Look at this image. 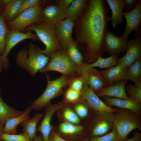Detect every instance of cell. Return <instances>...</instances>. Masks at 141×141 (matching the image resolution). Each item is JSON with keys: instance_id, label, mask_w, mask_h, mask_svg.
I'll use <instances>...</instances> for the list:
<instances>
[{"instance_id": "cell-23", "label": "cell", "mask_w": 141, "mask_h": 141, "mask_svg": "<svg viewBox=\"0 0 141 141\" xmlns=\"http://www.w3.org/2000/svg\"><path fill=\"white\" fill-rule=\"evenodd\" d=\"M43 115V114L37 113L32 118L26 120L20 124L22 127L23 133L30 140L32 141L37 137V125Z\"/></svg>"}, {"instance_id": "cell-1", "label": "cell", "mask_w": 141, "mask_h": 141, "mask_svg": "<svg viewBox=\"0 0 141 141\" xmlns=\"http://www.w3.org/2000/svg\"><path fill=\"white\" fill-rule=\"evenodd\" d=\"M110 20L105 1H88L74 26L77 40L75 42L83 56L84 63H93L103 55L108 24Z\"/></svg>"}, {"instance_id": "cell-46", "label": "cell", "mask_w": 141, "mask_h": 141, "mask_svg": "<svg viewBox=\"0 0 141 141\" xmlns=\"http://www.w3.org/2000/svg\"><path fill=\"white\" fill-rule=\"evenodd\" d=\"M4 125H3L0 123V137L3 133V129Z\"/></svg>"}, {"instance_id": "cell-5", "label": "cell", "mask_w": 141, "mask_h": 141, "mask_svg": "<svg viewBox=\"0 0 141 141\" xmlns=\"http://www.w3.org/2000/svg\"><path fill=\"white\" fill-rule=\"evenodd\" d=\"M47 83L46 88L42 95L29 106L32 109L37 110L45 107L50 101L61 95L63 89L68 86L71 79L74 77L62 75L59 78L53 80L50 79L49 75L46 73Z\"/></svg>"}, {"instance_id": "cell-40", "label": "cell", "mask_w": 141, "mask_h": 141, "mask_svg": "<svg viewBox=\"0 0 141 141\" xmlns=\"http://www.w3.org/2000/svg\"><path fill=\"white\" fill-rule=\"evenodd\" d=\"M125 11L128 12L135 8L141 2L140 0H124Z\"/></svg>"}, {"instance_id": "cell-34", "label": "cell", "mask_w": 141, "mask_h": 141, "mask_svg": "<svg viewBox=\"0 0 141 141\" xmlns=\"http://www.w3.org/2000/svg\"><path fill=\"white\" fill-rule=\"evenodd\" d=\"M86 84L84 76L80 75L73 77L68 85V87L77 91L80 92Z\"/></svg>"}, {"instance_id": "cell-6", "label": "cell", "mask_w": 141, "mask_h": 141, "mask_svg": "<svg viewBox=\"0 0 141 141\" xmlns=\"http://www.w3.org/2000/svg\"><path fill=\"white\" fill-rule=\"evenodd\" d=\"M49 57L48 63L40 70V72L53 71L72 77L80 75L78 67L69 58L66 51L63 50L56 51Z\"/></svg>"}, {"instance_id": "cell-35", "label": "cell", "mask_w": 141, "mask_h": 141, "mask_svg": "<svg viewBox=\"0 0 141 141\" xmlns=\"http://www.w3.org/2000/svg\"><path fill=\"white\" fill-rule=\"evenodd\" d=\"M90 141H122L116 131L113 128L110 132L103 135L96 137Z\"/></svg>"}, {"instance_id": "cell-11", "label": "cell", "mask_w": 141, "mask_h": 141, "mask_svg": "<svg viewBox=\"0 0 141 141\" xmlns=\"http://www.w3.org/2000/svg\"><path fill=\"white\" fill-rule=\"evenodd\" d=\"M80 92L81 101L95 111L114 113L115 109L106 105L87 84H85Z\"/></svg>"}, {"instance_id": "cell-41", "label": "cell", "mask_w": 141, "mask_h": 141, "mask_svg": "<svg viewBox=\"0 0 141 141\" xmlns=\"http://www.w3.org/2000/svg\"><path fill=\"white\" fill-rule=\"evenodd\" d=\"M73 0H59L57 1V5L65 11L69 7Z\"/></svg>"}, {"instance_id": "cell-24", "label": "cell", "mask_w": 141, "mask_h": 141, "mask_svg": "<svg viewBox=\"0 0 141 141\" xmlns=\"http://www.w3.org/2000/svg\"><path fill=\"white\" fill-rule=\"evenodd\" d=\"M88 1L73 0L69 7L65 11L66 18L76 21L83 13Z\"/></svg>"}, {"instance_id": "cell-29", "label": "cell", "mask_w": 141, "mask_h": 141, "mask_svg": "<svg viewBox=\"0 0 141 141\" xmlns=\"http://www.w3.org/2000/svg\"><path fill=\"white\" fill-rule=\"evenodd\" d=\"M126 78L135 84L141 82V58L128 67Z\"/></svg>"}, {"instance_id": "cell-38", "label": "cell", "mask_w": 141, "mask_h": 141, "mask_svg": "<svg viewBox=\"0 0 141 141\" xmlns=\"http://www.w3.org/2000/svg\"><path fill=\"white\" fill-rule=\"evenodd\" d=\"M42 2V1L40 0H24L20 7L16 18L24 11L28 9L41 5Z\"/></svg>"}, {"instance_id": "cell-17", "label": "cell", "mask_w": 141, "mask_h": 141, "mask_svg": "<svg viewBox=\"0 0 141 141\" xmlns=\"http://www.w3.org/2000/svg\"><path fill=\"white\" fill-rule=\"evenodd\" d=\"M128 68L122 64H118L104 70L99 71L105 81V86L110 85L120 81L127 80L126 73Z\"/></svg>"}, {"instance_id": "cell-4", "label": "cell", "mask_w": 141, "mask_h": 141, "mask_svg": "<svg viewBox=\"0 0 141 141\" xmlns=\"http://www.w3.org/2000/svg\"><path fill=\"white\" fill-rule=\"evenodd\" d=\"M113 128L122 141L127 139L130 133L137 129L141 130V120L137 114L128 109L118 108L114 113Z\"/></svg>"}, {"instance_id": "cell-31", "label": "cell", "mask_w": 141, "mask_h": 141, "mask_svg": "<svg viewBox=\"0 0 141 141\" xmlns=\"http://www.w3.org/2000/svg\"><path fill=\"white\" fill-rule=\"evenodd\" d=\"M80 92L75 91L68 87L64 93L63 103H77L81 101Z\"/></svg>"}, {"instance_id": "cell-2", "label": "cell", "mask_w": 141, "mask_h": 141, "mask_svg": "<svg viewBox=\"0 0 141 141\" xmlns=\"http://www.w3.org/2000/svg\"><path fill=\"white\" fill-rule=\"evenodd\" d=\"M28 49L25 48L17 54L16 62L18 66L25 69L33 77L44 68L48 63L50 57L40 52L37 46L30 43Z\"/></svg>"}, {"instance_id": "cell-30", "label": "cell", "mask_w": 141, "mask_h": 141, "mask_svg": "<svg viewBox=\"0 0 141 141\" xmlns=\"http://www.w3.org/2000/svg\"><path fill=\"white\" fill-rule=\"evenodd\" d=\"M2 14H0V57L3 53L5 48V38L8 31Z\"/></svg>"}, {"instance_id": "cell-26", "label": "cell", "mask_w": 141, "mask_h": 141, "mask_svg": "<svg viewBox=\"0 0 141 141\" xmlns=\"http://www.w3.org/2000/svg\"><path fill=\"white\" fill-rule=\"evenodd\" d=\"M1 91L0 89V123L4 125L7 120L22 114L25 111L17 110L7 105L2 98Z\"/></svg>"}, {"instance_id": "cell-13", "label": "cell", "mask_w": 141, "mask_h": 141, "mask_svg": "<svg viewBox=\"0 0 141 141\" xmlns=\"http://www.w3.org/2000/svg\"><path fill=\"white\" fill-rule=\"evenodd\" d=\"M63 102H60L52 104L50 102L45 106V114L37 131L42 133L43 141H49V137L52 127L51 124L52 117L55 113L62 108Z\"/></svg>"}, {"instance_id": "cell-39", "label": "cell", "mask_w": 141, "mask_h": 141, "mask_svg": "<svg viewBox=\"0 0 141 141\" xmlns=\"http://www.w3.org/2000/svg\"><path fill=\"white\" fill-rule=\"evenodd\" d=\"M80 102L77 103V104L74 106V109L78 115L83 119L87 116L88 110L87 106L81 100V103H80Z\"/></svg>"}, {"instance_id": "cell-12", "label": "cell", "mask_w": 141, "mask_h": 141, "mask_svg": "<svg viewBox=\"0 0 141 141\" xmlns=\"http://www.w3.org/2000/svg\"><path fill=\"white\" fill-rule=\"evenodd\" d=\"M78 67L79 75L84 76L86 84L95 93L105 86L104 80L95 68H86L83 64Z\"/></svg>"}, {"instance_id": "cell-27", "label": "cell", "mask_w": 141, "mask_h": 141, "mask_svg": "<svg viewBox=\"0 0 141 141\" xmlns=\"http://www.w3.org/2000/svg\"><path fill=\"white\" fill-rule=\"evenodd\" d=\"M24 0H11L5 5L2 13L5 22L13 20L16 17Z\"/></svg>"}, {"instance_id": "cell-22", "label": "cell", "mask_w": 141, "mask_h": 141, "mask_svg": "<svg viewBox=\"0 0 141 141\" xmlns=\"http://www.w3.org/2000/svg\"><path fill=\"white\" fill-rule=\"evenodd\" d=\"M32 110L29 106L22 114L7 120L4 124L3 133L16 134L17 133L16 127L18 125L25 120L31 118L30 114Z\"/></svg>"}, {"instance_id": "cell-37", "label": "cell", "mask_w": 141, "mask_h": 141, "mask_svg": "<svg viewBox=\"0 0 141 141\" xmlns=\"http://www.w3.org/2000/svg\"><path fill=\"white\" fill-rule=\"evenodd\" d=\"M63 116L67 122L70 123L77 124L80 122V119L78 115L69 108H67L65 109Z\"/></svg>"}, {"instance_id": "cell-28", "label": "cell", "mask_w": 141, "mask_h": 141, "mask_svg": "<svg viewBox=\"0 0 141 141\" xmlns=\"http://www.w3.org/2000/svg\"><path fill=\"white\" fill-rule=\"evenodd\" d=\"M65 51L69 58L78 67L84 63L83 56L74 40L68 45Z\"/></svg>"}, {"instance_id": "cell-48", "label": "cell", "mask_w": 141, "mask_h": 141, "mask_svg": "<svg viewBox=\"0 0 141 141\" xmlns=\"http://www.w3.org/2000/svg\"><path fill=\"white\" fill-rule=\"evenodd\" d=\"M0 141H4L3 140L0 139Z\"/></svg>"}, {"instance_id": "cell-10", "label": "cell", "mask_w": 141, "mask_h": 141, "mask_svg": "<svg viewBox=\"0 0 141 141\" xmlns=\"http://www.w3.org/2000/svg\"><path fill=\"white\" fill-rule=\"evenodd\" d=\"M96 113L95 124L92 131V135L100 136L111 132L113 129L114 113L95 111Z\"/></svg>"}, {"instance_id": "cell-44", "label": "cell", "mask_w": 141, "mask_h": 141, "mask_svg": "<svg viewBox=\"0 0 141 141\" xmlns=\"http://www.w3.org/2000/svg\"><path fill=\"white\" fill-rule=\"evenodd\" d=\"M11 1V0H1L0 1V2L2 4L6 5L9 3Z\"/></svg>"}, {"instance_id": "cell-45", "label": "cell", "mask_w": 141, "mask_h": 141, "mask_svg": "<svg viewBox=\"0 0 141 141\" xmlns=\"http://www.w3.org/2000/svg\"><path fill=\"white\" fill-rule=\"evenodd\" d=\"M32 141H42V137L40 136H37L34 138Z\"/></svg>"}, {"instance_id": "cell-14", "label": "cell", "mask_w": 141, "mask_h": 141, "mask_svg": "<svg viewBox=\"0 0 141 141\" xmlns=\"http://www.w3.org/2000/svg\"><path fill=\"white\" fill-rule=\"evenodd\" d=\"M75 25L74 21L66 18L55 25L57 38L65 51L68 45L74 40L72 34Z\"/></svg>"}, {"instance_id": "cell-20", "label": "cell", "mask_w": 141, "mask_h": 141, "mask_svg": "<svg viewBox=\"0 0 141 141\" xmlns=\"http://www.w3.org/2000/svg\"><path fill=\"white\" fill-rule=\"evenodd\" d=\"M66 18L65 11L57 5H51L42 9V22L55 25Z\"/></svg>"}, {"instance_id": "cell-42", "label": "cell", "mask_w": 141, "mask_h": 141, "mask_svg": "<svg viewBox=\"0 0 141 141\" xmlns=\"http://www.w3.org/2000/svg\"><path fill=\"white\" fill-rule=\"evenodd\" d=\"M49 141H67L62 138L58 134L54 132H51Z\"/></svg>"}, {"instance_id": "cell-47", "label": "cell", "mask_w": 141, "mask_h": 141, "mask_svg": "<svg viewBox=\"0 0 141 141\" xmlns=\"http://www.w3.org/2000/svg\"><path fill=\"white\" fill-rule=\"evenodd\" d=\"M3 68L0 62V73L2 72Z\"/></svg>"}, {"instance_id": "cell-32", "label": "cell", "mask_w": 141, "mask_h": 141, "mask_svg": "<svg viewBox=\"0 0 141 141\" xmlns=\"http://www.w3.org/2000/svg\"><path fill=\"white\" fill-rule=\"evenodd\" d=\"M80 125H74L67 122L62 123L60 126V130L62 133L66 134H73L78 133L83 130Z\"/></svg>"}, {"instance_id": "cell-8", "label": "cell", "mask_w": 141, "mask_h": 141, "mask_svg": "<svg viewBox=\"0 0 141 141\" xmlns=\"http://www.w3.org/2000/svg\"><path fill=\"white\" fill-rule=\"evenodd\" d=\"M29 39L34 41L39 39L37 35L33 33L31 30L22 33L14 30H9L5 38V50L0 57V62L3 68L6 69L8 66V56L12 48L21 41Z\"/></svg>"}, {"instance_id": "cell-7", "label": "cell", "mask_w": 141, "mask_h": 141, "mask_svg": "<svg viewBox=\"0 0 141 141\" xmlns=\"http://www.w3.org/2000/svg\"><path fill=\"white\" fill-rule=\"evenodd\" d=\"M42 11L41 5L28 9L13 20L6 22L7 26L9 30L25 33V28L28 26L33 24H39L43 22Z\"/></svg>"}, {"instance_id": "cell-9", "label": "cell", "mask_w": 141, "mask_h": 141, "mask_svg": "<svg viewBox=\"0 0 141 141\" xmlns=\"http://www.w3.org/2000/svg\"><path fill=\"white\" fill-rule=\"evenodd\" d=\"M141 28L136 32L135 37L127 41L126 52L121 57L118 59V64L128 67L141 58Z\"/></svg>"}, {"instance_id": "cell-16", "label": "cell", "mask_w": 141, "mask_h": 141, "mask_svg": "<svg viewBox=\"0 0 141 141\" xmlns=\"http://www.w3.org/2000/svg\"><path fill=\"white\" fill-rule=\"evenodd\" d=\"M127 41L108 30L104 39L105 52L112 55L126 52Z\"/></svg>"}, {"instance_id": "cell-3", "label": "cell", "mask_w": 141, "mask_h": 141, "mask_svg": "<svg viewBox=\"0 0 141 141\" xmlns=\"http://www.w3.org/2000/svg\"><path fill=\"white\" fill-rule=\"evenodd\" d=\"M25 30L35 32L39 39L45 44V48L43 50L37 46L41 53L49 57L56 51L63 49L56 34L55 25L43 22L39 24H33L27 26Z\"/></svg>"}, {"instance_id": "cell-25", "label": "cell", "mask_w": 141, "mask_h": 141, "mask_svg": "<svg viewBox=\"0 0 141 141\" xmlns=\"http://www.w3.org/2000/svg\"><path fill=\"white\" fill-rule=\"evenodd\" d=\"M118 55V54H116L111 55L109 57L106 58L99 56L94 62L89 63H84L83 65L86 68L98 67L100 68L107 69L118 64L117 57Z\"/></svg>"}, {"instance_id": "cell-19", "label": "cell", "mask_w": 141, "mask_h": 141, "mask_svg": "<svg viewBox=\"0 0 141 141\" xmlns=\"http://www.w3.org/2000/svg\"><path fill=\"white\" fill-rule=\"evenodd\" d=\"M102 97L103 101L110 107L115 106L118 108L128 109L138 115L140 113L141 104L130 98L125 99L106 96Z\"/></svg>"}, {"instance_id": "cell-21", "label": "cell", "mask_w": 141, "mask_h": 141, "mask_svg": "<svg viewBox=\"0 0 141 141\" xmlns=\"http://www.w3.org/2000/svg\"><path fill=\"white\" fill-rule=\"evenodd\" d=\"M112 11L110 17L112 27L115 29L117 25L123 21V11L125 8L124 0H106Z\"/></svg>"}, {"instance_id": "cell-43", "label": "cell", "mask_w": 141, "mask_h": 141, "mask_svg": "<svg viewBox=\"0 0 141 141\" xmlns=\"http://www.w3.org/2000/svg\"><path fill=\"white\" fill-rule=\"evenodd\" d=\"M124 141H141V133L137 131L132 137Z\"/></svg>"}, {"instance_id": "cell-33", "label": "cell", "mask_w": 141, "mask_h": 141, "mask_svg": "<svg viewBox=\"0 0 141 141\" xmlns=\"http://www.w3.org/2000/svg\"><path fill=\"white\" fill-rule=\"evenodd\" d=\"M126 90L130 98L141 104V87L135 84H128Z\"/></svg>"}, {"instance_id": "cell-36", "label": "cell", "mask_w": 141, "mask_h": 141, "mask_svg": "<svg viewBox=\"0 0 141 141\" xmlns=\"http://www.w3.org/2000/svg\"><path fill=\"white\" fill-rule=\"evenodd\" d=\"M0 139L4 141H32L23 133L17 134L3 133L0 137Z\"/></svg>"}, {"instance_id": "cell-15", "label": "cell", "mask_w": 141, "mask_h": 141, "mask_svg": "<svg viewBox=\"0 0 141 141\" xmlns=\"http://www.w3.org/2000/svg\"><path fill=\"white\" fill-rule=\"evenodd\" d=\"M123 16L126 21V25L121 37L127 40L131 33L133 31H138L140 28L141 22V2L130 12H124Z\"/></svg>"}, {"instance_id": "cell-18", "label": "cell", "mask_w": 141, "mask_h": 141, "mask_svg": "<svg viewBox=\"0 0 141 141\" xmlns=\"http://www.w3.org/2000/svg\"><path fill=\"white\" fill-rule=\"evenodd\" d=\"M127 80L120 81L110 85L105 86L95 93L99 97L106 96L127 99L130 98L126 90Z\"/></svg>"}]
</instances>
